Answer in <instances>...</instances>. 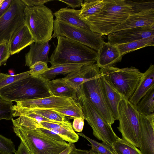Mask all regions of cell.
Wrapping results in <instances>:
<instances>
[{"label":"cell","mask_w":154,"mask_h":154,"mask_svg":"<svg viewBox=\"0 0 154 154\" xmlns=\"http://www.w3.org/2000/svg\"><path fill=\"white\" fill-rule=\"evenodd\" d=\"M139 117L136 106L123 97L119 107L117 128L122 138L137 148L139 147Z\"/></svg>","instance_id":"ba28073f"},{"label":"cell","mask_w":154,"mask_h":154,"mask_svg":"<svg viewBox=\"0 0 154 154\" xmlns=\"http://www.w3.org/2000/svg\"><path fill=\"white\" fill-rule=\"evenodd\" d=\"M73 153L74 154H98L91 149L88 150L77 149L76 147L74 149Z\"/></svg>","instance_id":"ee69618b"},{"label":"cell","mask_w":154,"mask_h":154,"mask_svg":"<svg viewBox=\"0 0 154 154\" xmlns=\"http://www.w3.org/2000/svg\"><path fill=\"white\" fill-rule=\"evenodd\" d=\"M29 67L30 76L36 77L43 74L48 68V63L42 61L37 62Z\"/></svg>","instance_id":"d590c367"},{"label":"cell","mask_w":154,"mask_h":154,"mask_svg":"<svg viewBox=\"0 0 154 154\" xmlns=\"http://www.w3.org/2000/svg\"><path fill=\"white\" fill-rule=\"evenodd\" d=\"M96 64L101 69L113 66L121 61L122 56L117 46L104 42L97 51Z\"/></svg>","instance_id":"ac0fdd59"},{"label":"cell","mask_w":154,"mask_h":154,"mask_svg":"<svg viewBox=\"0 0 154 154\" xmlns=\"http://www.w3.org/2000/svg\"><path fill=\"white\" fill-rule=\"evenodd\" d=\"M12 0H5L0 6V17L8 10Z\"/></svg>","instance_id":"b9f144b4"},{"label":"cell","mask_w":154,"mask_h":154,"mask_svg":"<svg viewBox=\"0 0 154 154\" xmlns=\"http://www.w3.org/2000/svg\"><path fill=\"white\" fill-rule=\"evenodd\" d=\"M54 110L71 118L81 117L85 119L82 106L78 101H75L66 107Z\"/></svg>","instance_id":"f546056e"},{"label":"cell","mask_w":154,"mask_h":154,"mask_svg":"<svg viewBox=\"0 0 154 154\" xmlns=\"http://www.w3.org/2000/svg\"><path fill=\"white\" fill-rule=\"evenodd\" d=\"M78 101L81 104L85 119L91 127L94 135L112 149L113 144L118 137L111 125L108 124L83 93L82 88L77 93Z\"/></svg>","instance_id":"52a82bcc"},{"label":"cell","mask_w":154,"mask_h":154,"mask_svg":"<svg viewBox=\"0 0 154 154\" xmlns=\"http://www.w3.org/2000/svg\"><path fill=\"white\" fill-rule=\"evenodd\" d=\"M15 154H30L27 149L21 141L18 149L15 153Z\"/></svg>","instance_id":"7bdbcfd3"},{"label":"cell","mask_w":154,"mask_h":154,"mask_svg":"<svg viewBox=\"0 0 154 154\" xmlns=\"http://www.w3.org/2000/svg\"><path fill=\"white\" fill-rule=\"evenodd\" d=\"M51 96L46 81L40 76H29L16 81L0 89V97L16 102Z\"/></svg>","instance_id":"3957f363"},{"label":"cell","mask_w":154,"mask_h":154,"mask_svg":"<svg viewBox=\"0 0 154 154\" xmlns=\"http://www.w3.org/2000/svg\"><path fill=\"white\" fill-rule=\"evenodd\" d=\"M100 11L92 16L81 19L92 31L108 35L131 14L141 11L133 1L104 0Z\"/></svg>","instance_id":"6da1fadb"},{"label":"cell","mask_w":154,"mask_h":154,"mask_svg":"<svg viewBox=\"0 0 154 154\" xmlns=\"http://www.w3.org/2000/svg\"><path fill=\"white\" fill-rule=\"evenodd\" d=\"M30 76V71H28L13 75L6 73H0V89L19 80Z\"/></svg>","instance_id":"1f68e13d"},{"label":"cell","mask_w":154,"mask_h":154,"mask_svg":"<svg viewBox=\"0 0 154 154\" xmlns=\"http://www.w3.org/2000/svg\"><path fill=\"white\" fill-rule=\"evenodd\" d=\"M112 149L115 154H142L137 147L119 137L113 144Z\"/></svg>","instance_id":"f1b7e54d"},{"label":"cell","mask_w":154,"mask_h":154,"mask_svg":"<svg viewBox=\"0 0 154 154\" xmlns=\"http://www.w3.org/2000/svg\"><path fill=\"white\" fill-rule=\"evenodd\" d=\"M52 38L61 36L83 44L97 51L104 42L102 35L90 29L79 27L55 20Z\"/></svg>","instance_id":"9c48e42d"},{"label":"cell","mask_w":154,"mask_h":154,"mask_svg":"<svg viewBox=\"0 0 154 154\" xmlns=\"http://www.w3.org/2000/svg\"><path fill=\"white\" fill-rule=\"evenodd\" d=\"M100 69L113 88L128 100L134 93L143 75L133 66L119 68L111 66Z\"/></svg>","instance_id":"8992f818"},{"label":"cell","mask_w":154,"mask_h":154,"mask_svg":"<svg viewBox=\"0 0 154 154\" xmlns=\"http://www.w3.org/2000/svg\"><path fill=\"white\" fill-rule=\"evenodd\" d=\"M40 128L50 130L56 133L63 140L69 143H74L79 139V136L75 132L71 124L68 121L63 123L34 122L30 127L32 129Z\"/></svg>","instance_id":"9a60e30c"},{"label":"cell","mask_w":154,"mask_h":154,"mask_svg":"<svg viewBox=\"0 0 154 154\" xmlns=\"http://www.w3.org/2000/svg\"><path fill=\"white\" fill-rule=\"evenodd\" d=\"M154 87V65L151 64L144 72L134 93L128 100L136 106L141 99Z\"/></svg>","instance_id":"ffe728a7"},{"label":"cell","mask_w":154,"mask_h":154,"mask_svg":"<svg viewBox=\"0 0 154 154\" xmlns=\"http://www.w3.org/2000/svg\"><path fill=\"white\" fill-rule=\"evenodd\" d=\"M13 128L30 154H59L69 145L64 140L51 139L38 128L31 129L17 125Z\"/></svg>","instance_id":"277c9868"},{"label":"cell","mask_w":154,"mask_h":154,"mask_svg":"<svg viewBox=\"0 0 154 154\" xmlns=\"http://www.w3.org/2000/svg\"><path fill=\"white\" fill-rule=\"evenodd\" d=\"M25 25L35 41L41 43L51 40L54 20L52 11L44 5L26 6Z\"/></svg>","instance_id":"5b68a950"},{"label":"cell","mask_w":154,"mask_h":154,"mask_svg":"<svg viewBox=\"0 0 154 154\" xmlns=\"http://www.w3.org/2000/svg\"><path fill=\"white\" fill-rule=\"evenodd\" d=\"M35 42L27 27L23 25L13 35L8 42L10 54L18 53L27 46Z\"/></svg>","instance_id":"d6986e66"},{"label":"cell","mask_w":154,"mask_h":154,"mask_svg":"<svg viewBox=\"0 0 154 154\" xmlns=\"http://www.w3.org/2000/svg\"><path fill=\"white\" fill-rule=\"evenodd\" d=\"M25 6L21 0H12L8 10L0 17V42H9L16 30L25 24Z\"/></svg>","instance_id":"8fae6325"},{"label":"cell","mask_w":154,"mask_h":154,"mask_svg":"<svg viewBox=\"0 0 154 154\" xmlns=\"http://www.w3.org/2000/svg\"><path fill=\"white\" fill-rule=\"evenodd\" d=\"M16 151L15 145L11 139L0 134V153L13 154Z\"/></svg>","instance_id":"e575fe53"},{"label":"cell","mask_w":154,"mask_h":154,"mask_svg":"<svg viewBox=\"0 0 154 154\" xmlns=\"http://www.w3.org/2000/svg\"><path fill=\"white\" fill-rule=\"evenodd\" d=\"M80 9L67 8H61L54 13L56 20L75 26L90 29L89 26L79 17Z\"/></svg>","instance_id":"603a6c76"},{"label":"cell","mask_w":154,"mask_h":154,"mask_svg":"<svg viewBox=\"0 0 154 154\" xmlns=\"http://www.w3.org/2000/svg\"><path fill=\"white\" fill-rule=\"evenodd\" d=\"M154 87L152 88L136 106L140 114L147 116L154 113Z\"/></svg>","instance_id":"4316f807"},{"label":"cell","mask_w":154,"mask_h":154,"mask_svg":"<svg viewBox=\"0 0 154 154\" xmlns=\"http://www.w3.org/2000/svg\"><path fill=\"white\" fill-rule=\"evenodd\" d=\"M75 101L70 98L51 95L44 98L17 102L15 105L26 110L45 109L55 110L69 106Z\"/></svg>","instance_id":"7c38bea8"},{"label":"cell","mask_w":154,"mask_h":154,"mask_svg":"<svg viewBox=\"0 0 154 154\" xmlns=\"http://www.w3.org/2000/svg\"><path fill=\"white\" fill-rule=\"evenodd\" d=\"M57 45L50 57L51 66L58 64L82 63L91 64L96 62L97 52L75 41L66 37H57Z\"/></svg>","instance_id":"7a4b0ae2"},{"label":"cell","mask_w":154,"mask_h":154,"mask_svg":"<svg viewBox=\"0 0 154 154\" xmlns=\"http://www.w3.org/2000/svg\"><path fill=\"white\" fill-rule=\"evenodd\" d=\"M79 135L85 138L91 144V149L98 154H115L112 149L103 143H100L94 140L91 139L84 134L77 133Z\"/></svg>","instance_id":"d6a6232c"},{"label":"cell","mask_w":154,"mask_h":154,"mask_svg":"<svg viewBox=\"0 0 154 154\" xmlns=\"http://www.w3.org/2000/svg\"><path fill=\"white\" fill-rule=\"evenodd\" d=\"M5 0H0V6L1 5L2 3Z\"/></svg>","instance_id":"bcb514c9"},{"label":"cell","mask_w":154,"mask_h":154,"mask_svg":"<svg viewBox=\"0 0 154 154\" xmlns=\"http://www.w3.org/2000/svg\"><path fill=\"white\" fill-rule=\"evenodd\" d=\"M37 128L41 132L53 140L60 141L64 140L57 134L51 131L43 128Z\"/></svg>","instance_id":"f35d334b"},{"label":"cell","mask_w":154,"mask_h":154,"mask_svg":"<svg viewBox=\"0 0 154 154\" xmlns=\"http://www.w3.org/2000/svg\"><path fill=\"white\" fill-rule=\"evenodd\" d=\"M101 73L82 84L83 93L105 121L112 125L116 120L107 103L103 92L100 76Z\"/></svg>","instance_id":"30bf717a"},{"label":"cell","mask_w":154,"mask_h":154,"mask_svg":"<svg viewBox=\"0 0 154 154\" xmlns=\"http://www.w3.org/2000/svg\"><path fill=\"white\" fill-rule=\"evenodd\" d=\"M84 120L81 117L74 119L72 125L73 129L78 132H81L84 127Z\"/></svg>","instance_id":"74e56055"},{"label":"cell","mask_w":154,"mask_h":154,"mask_svg":"<svg viewBox=\"0 0 154 154\" xmlns=\"http://www.w3.org/2000/svg\"><path fill=\"white\" fill-rule=\"evenodd\" d=\"M69 146L59 154H74V150L75 146L74 143H69Z\"/></svg>","instance_id":"f6af8a7d"},{"label":"cell","mask_w":154,"mask_h":154,"mask_svg":"<svg viewBox=\"0 0 154 154\" xmlns=\"http://www.w3.org/2000/svg\"><path fill=\"white\" fill-rule=\"evenodd\" d=\"M10 55L8 42L4 41L0 42V66L6 65Z\"/></svg>","instance_id":"8d00e7d4"},{"label":"cell","mask_w":154,"mask_h":154,"mask_svg":"<svg viewBox=\"0 0 154 154\" xmlns=\"http://www.w3.org/2000/svg\"><path fill=\"white\" fill-rule=\"evenodd\" d=\"M29 110L56 122L63 123L67 121L65 116L53 110L45 109Z\"/></svg>","instance_id":"4dcf8cb0"},{"label":"cell","mask_w":154,"mask_h":154,"mask_svg":"<svg viewBox=\"0 0 154 154\" xmlns=\"http://www.w3.org/2000/svg\"><path fill=\"white\" fill-rule=\"evenodd\" d=\"M46 81L51 95L70 98L78 101L75 90L63 81L61 78Z\"/></svg>","instance_id":"cb8c5ba5"},{"label":"cell","mask_w":154,"mask_h":154,"mask_svg":"<svg viewBox=\"0 0 154 154\" xmlns=\"http://www.w3.org/2000/svg\"><path fill=\"white\" fill-rule=\"evenodd\" d=\"M82 63L58 64L51 66L42 74L40 76L46 81L53 80L60 75L69 74L80 69L84 65Z\"/></svg>","instance_id":"d4e9b609"},{"label":"cell","mask_w":154,"mask_h":154,"mask_svg":"<svg viewBox=\"0 0 154 154\" xmlns=\"http://www.w3.org/2000/svg\"><path fill=\"white\" fill-rule=\"evenodd\" d=\"M58 1L66 3L68 6L72 7V9L81 6L83 3L82 0H59Z\"/></svg>","instance_id":"60d3db41"},{"label":"cell","mask_w":154,"mask_h":154,"mask_svg":"<svg viewBox=\"0 0 154 154\" xmlns=\"http://www.w3.org/2000/svg\"><path fill=\"white\" fill-rule=\"evenodd\" d=\"M100 72V68L96 63L86 64L80 69L72 72L61 79L77 92L83 84Z\"/></svg>","instance_id":"2e32d148"},{"label":"cell","mask_w":154,"mask_h":154,"mask_svg":"<svg viewBox=\"0 0 154 154\" xmlns=\"http://www.w3.org/2000/svg\"><path fill=\"white\" fill-rule=\"evenodd\" d=\"M13 106L12 102L1 98L0 99V120H12L14 112Z\"/></svg>","instance_id":"836d02e7"},{"label":"cell","mask_w":154,"mask_h":154,"mask_svg":"<svg viewBox=\"0 0 154 154\" xmlns=\"http://www.w3.org/2000/svg\"><path fill=\"white\" fill-rule=\"evenodd\" d=\"M153 24H154V8H152L130 15L125 21L114 28L111 33L122 30Z\"/></svg>","instance_id":"e0dca14e"},{"label":"cell","mask_w":154,"mask_h":154,"mask_svg":"<svg viewBox=\"0 0 154 154\" xmlns=\"http://www.w3.org/2000/svg\"><path fill=\"white\" fill-rule=\"evenodd\" d=\"M154 35V30L143 26L120 30L108 35V42L116 45L127 43Z\"/></svg>","instance_id":"5bb4252c"},{"label":"cell","mask_w":154,"mask_h":154,"mask_svg":"<svg viewBox=\"0 0 154 154\" xmlns=\"http://www.w3.org/2000/svg\"><path fill=\"white\" fill-rule=\"evenodd\" d=\"M104 5V0H85L80 9L79 15L82 19L97 14L100 11Z\"/></svg>","instance_id":"83f0119b"},{"label":"cell","mask_w":154,"mask_h":154,"mask_svg":"<svg viewBox=\"0 0 154 154\" xmlns=\"http://www.w3.org/2000/svg\"><path fill=\"white\" fill-rule=\"evenodd\" d=\"M49 42L33 43L29 45L30 50L25 56V66L30 67L39 61L49 62L48 54L51 46Z\"/></svg>","instance_id":"44dd1931"},{"label":"cell","mask_w":154,"mask_h":154,"mask_svg":"<svg viewBox=\"0 0 154 154\" xmlns=\"http://www.w3.org/2000/svg\"><path fill=\"white\" fill-rule=\"evenodd\" d=\"M139 114L140 150L142 154H154V113Z\"/></svg>","instance_id":"4fadbf2b"},{"label":"cell","mask_w":154,"mask_h":154,"mask_svg":"<svg viewBox=\"0 0 154 154\" xmlns=\"http://www.w3.org/2000/svg\"><path fill=\"white\" fill-rule=\"evenodd\" d=\"M26 6H38L44 4L51 0H21Z\"/></svg>","instance_id":"ab89813d"},{"label":"cell","mask_w":154,"mask_h":154,"mask_svg":"<svg viewBox=\"0 0 154 154\" xmlns=\"http://www.w3.org/2000/svg\"><path fill=\"white\" fill-rule=\"evenodd\" d=\"M100 78L103 92L107 103L116 120H118L119 107L123 97L106 80L102 73Z\"/></svg>","instance_id":"7402d4cb"},{"label":"cell","mask_w":154,"mask_h":154,"mask_svg":"<svg viewBox=\"0 0 154 154\" xmlns=\"http://www.w3.org/2000/svg\"><path fill=\"white\" fill-rule=\"evenodd\" d=\"M121 55L144 47L154 45V35L130 42L116 45Z\"/></svg>","instance_id":"484cf974"}]
</instances>
